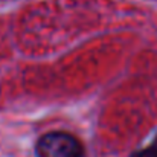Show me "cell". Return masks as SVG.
Segmentation results:
<instances>
[{
  "label": "cell",
  "instance_id": "cell-2",
  "mask_svg": "<svg viewBox=\"0 0 157 157\" xmlns=\"http://www.w3.org/2000/svg\"><path fill=\"white\" fill-rule=\"evenodd\" d=\"M130 157H157V137L145 148L142 150H137V151H133Z\"/></svg>",
  "mask_w": 157,
  "mask_h": 157
},
{
  "label": "cell",
  "instance_id": "cell-1",
  "mask_svg": "<svg viewBox=\"0 0 157 157\" xmlns=\"http://www.w3.org/2000/svg\"><path fill=\"white\" fill-rule=\"evenodd\" d=\"M37 157H84L82 142L72 133L55 130L41 134L35 144Z\"/></svg>",
  "mask_w": 157,
  "mask_h": 157
}]
</instances>
